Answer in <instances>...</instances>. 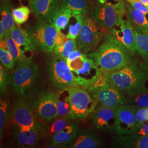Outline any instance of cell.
<instances>
[{
	"label": "cell",
	"mask_w": 148,
	"mask_h": 148,
	"mask_svg": "<svg viewBox=\"0 0 148 148\" xmlns=\"http://www.w3.org/2000/svg\"><path fill=\"white\" fill-rule=\"evenodd\" d=\"M106 81L114 85L127 97L147 90L145 87L148 81V69L145 64L137 60L116 70L102 73Z\"/></svg>",
	"instance_id": "6da1fadb"
},
{
	"label": "cell",
	"mask_w": 148,
	"mask_h": 148,
	"mask_svg": "<svg viewBox=\"0 0 148 148\" xmlns=\"http://www.w3.org/2000/svg\"><path fill=\"white\" fill-rule=\"evenodd\" d=\"M132 54L116 39L106 32L99 48L87 56L95 63L102 73L110 72L131 63Z\"/></svg>",
	"instance_id": "7a4b0ae2"
},
{
	"label": "cell",
	"mask_w": 148,
	"mask_h": 148,
	"mask_svg": "<svg viewBox=\"0 0 148 148\" xmlns=\"http://www.w3.org/2000/svg\"><path fill=\"white\" fill-rule=\"evenodd\" d=\"M40 80V69L32 58L19 63L10 76L14 93L28 101L36 95Z\"/></svg>",
	"instance_id": "3957f363"
},
{
	"label": "cell",
	"mask_w": 148,
	"mask_h": 148,
	"mask_svg": "<svg viewBox=\"0 0 148 148\" xmlns=\"http://www.w3.org/2000/svg\"><path fill=\"white\" fill-rule=\"evenodd\" d=\"M48 74L52 85L57 92L74 86L85 89L89 86L88 82L74 75L65 59L56 54L49 62Z\"/></svg>",
	"instance_id": "277c9868"
},
{
	"label": "cell",
	"mask_w": 148,
	"mask_h": 148,
	"mask_svg": "<svg viewBox=\"0 0 148 148\" xmlns=\"http://www.w3.org/2000/svg\"><path fill=\"white\" fill-rule=\"evenodd\" d=\"M101 105L117 108L127 104V97L115 86L106 81L99 71L92 83L86 89Z\"/></svg>",
	"instance_id": "5b68a950"
},
{
	"label": "cell",
	"mask_w": 148,
	"mask_h": 148,
	"mask_svg": "<svg viewBox=\"0 0 148 148\" xmlns=\"http://www.w3.org/2000/svg\"><path fill=\"white\" fill-rule=\"evenodd\" d=\"M71 107L70 116L72 120H82L93 112L98 102L90 96L85 88L74 86L68 88Z\"/></svg>",
	"instance_id": "8992f818"
},
{
	"label": "cell",
	"mask_w": 148,
	"mask_h": 148,
	"mask_svg": "<svg viewBox=\"0 0 148 148\" xmlns=\"http://www.w3.org/2000/svg\"><path fill=\"white\" fill-rule=\"evenodd\" d=\"M27 30L36 48L46 52L54 51L58 32L52 23L38 21Z\"/></svg>",
	"instance_id": "52a82bcc"
},
{
	"label": "cell",
	"mask_w": 148,
	"mask_h": 148,
	"mask_svg": "<svg viewBox=\"0 0 148 148\" xmlns=\"http://www.w3.org/2000/svg\"><path fill=\"white\" fill-rule=\"evenodd\" d=\"M106 32L91 16L87 17L76 38L78 49L84 54L88 53L99 45Z\"/></svg>",
	"instance_id": "ba28073f"
},
{
	"label": "cell",
	"mask_w": 148,
	"mask_h": 148,
	"mask_svg": "<svg viewBox=\"0 0 148 148\" xmlns=\"http://www.w3.org/2000/svg\"><path fill=\"white\" fill-rule=\"evenodd\" d=\"M32 107L36 116L42 121H51L59 116L56 95L51 90L41 93L32 103Z\"/></svg>",
	"instance_id": "9c48e42d"
},
{
	"label": "cell",
	"mask_w": 148,
	"mask_h": 148,
	"mask_svg": "<svg viewBox=\"0 0 148 148\" xmlns=\"http://www.w3.org/2000/svg\"><path fill=\"white\" fill-rule=\"evenodd\" d=\"M117 108L101 105L90 114V124L96 129L105 132H115Z\"/></svg>",
	"instance_id": "30bf717a"
},
{
	"label": "cell",
	"mask_w": 148,
	"mask_h": 148,
	"mask_svg": "<svg viewBox=\"0 0 148 148\" xmlns=\"http://www.w3.org/2000/svg\"><path fill=\"white\" fill-rule=\"evenodd\" d=\"M123 16L116 7L108 5H97L90 12V16L106 32L118 27L123 20Z\"/></svg>",
	"instance_id": "8fae6325"
},
{
	"label": "cell",
	"mask_w": 148,
	"mask_h": 148,
	"mask_svg": "<svg viewBox=\"0 0 148 148\" xmlns=\"http://www.w3.org/2000/svg\"><path fill=\"white\" fill-rule=\"evenodd\" d=\"M137 108L130 104H123L117 108V123L115 133L119 136L132 134L140 127L136 119Z\"/></svg>",
	"instance_id": "7c38bea8"
},
{
	"label": "cell",
	"mask_w": 148,
	"mask_h": 148,
	"mask_svg": "<svg viewBox=\"0 0 148 148\" xmlns=\"http://www.w3.org/2000/svg\"><path fill=\"white\" fill-rule=\"evenodd\" d=\"M12 115L14 123L19 127L37 128L41 132V121L37 120L38 118L28 100L22 98L17 101L13 106Z\"/></svg>",
	"instance_id": "4fadbf2b"
},
{
	"label": "cell",
	"mask_w": 148,
	"mask_h": 148,
	"mask_svg": "<svg viewBox=\"0 0 148 148\" xmlns=\"http://www.w3.org/2000/svg\"><path fill=\"white\" fill-rule=\"evenodd\" d=\"M67 63L72 71L77 75V77L88 82L89 86L99 71L94 61L84 53Z\"/></svg>",
	"instance_id": "5bb4252c"
},
{
	"label": "cell",
	"mask_w": 148,
	"mask_h": 148,
	"mask_svg": "<svg viewBox=\"0 0 148 148\" xmlns=\"http://www.w3.org/2000/svg\"><path fill=\"white\" fill-rule=\"evenodd\" d=\"M62 2V0H29V5L38 21L52 23Z\"/></svg>",
	"instance_id": "9a60e30c"
},
{
	"label": "cell",
	"mask_w": 148,
	"mask_h": 148,
	"mask_svg": "<svg viewBox=\"0 0 148 148\" xmlns=\"http://www.w3.org/2000/svg\"><path fill=\"white\" fill-rule=\"evenodd\" d=\"M11 134L14 143L22 148L35 147L39 143L40 138L42 137L38 129L22 128L15 123L12 127Z\"/></svg>",
	"instance_id": "2e32d148"
},
{
	"label": "cell",
	"mask_w": 148,
	"mask_h": 148,
	"mask_svg": "<svg viewBox=\"0 0 148 148\" xmlns=\"http://www.w3.org/2000/svg\"><path fill=\"white\" fill-rule=\"evenodd\" d=\"M119 29L112 28L107 32L109 33L117 41L123 45L127 49L134 54L137 51L134 28L128 19L122 21L118 26Z\"/></svg>",
	"instance_id": "e0dca14e"
},
{
	"label": "cell",
	"mask_w": 148,
	"mask_h": 148,
	"mask_svg": "<svg viewBox=\"0 0 148 148\" xmlns=\"http://www.w3.org/2000/svg\"><path fill=\"white\" fill-rule=\"evenodd\" d=\"M79 128L77 124L70 123L61 131L51 138L49 145L46 148H64L69 146L79 135Z\"/></svg>",
	"instance_id": "ac0fdd59"
},
{
	"label": "cell",
	"mask_w": 148,
	"mask_h": 148,
	"mask_svg": "<svg viewBox=\"0 0 148 148\" xmlns=\"http://www.w3.org/2000/svg\"><path fill=\"white\" fill-rule=\"evenodd\" d=\"M102 140L99 136L90 130H86L82 132L69 146L71 148H95L100 147Z\"/></svg>",
	"instance_id": "d6986e66"
},
{
	"label": "cell",
	"mask_w": 148,
	"mask_h": 148,
	"mask_svg": "<svg viewBox=\"0 0 148 148\" xmlns=\"http://www.w3.org/2000/svg\"><path fill=\"white\" fill-rule=\"evenodd\" d=\"M71 120L70 116H59L51 121H41V133L42 136L52 137L70 123Z\"/></svg>",
	"instance_id": "ffe728a7"
},
{
	"label": "cell",
	"mask_w": 148,
	"mask_h": 148,
	"mask_svg": "<svg viewBox=\"0 0 148 148\" xmlns=\"http://www.w3.org/2000/svg\"><path fill=\"white\" fill-rule=\"evenodd\" d=\"M114 144L121 148H148V136H138L135 134L119 136Z\"/></svg>",
	"instance_id": "44dd1931"
},
{
	"label": "cell",
	"mask_w": 148,
	"mask_h": 148,
	"mask_svg": "<svg viewBox=\"0 0 148 148\" xmlns=\"http://www.w3.org/2000/svg\"><path fill=\"white\" fill-rule=\"evenodd\" d=\"M127 19L134 29L144 33H148V19L146 15L134 8L129 3H125Z\"/></svg>",
	"instance_id": "7402d4cb"
},
{
	"label": "cell",
	"mask_w": 148,
	"mask_h": 148,
	"mask_svg": "<svg viewBox=\"0 0 148 148\" xmlns=\"http://www.w3.org/2000/svg\"><path fill=\"white\" fill-rule=\"evenodd\" d=\"M11 35L18 46L25 53L32 52L36 49L27 30L16 26L11 30Z\"/></svg>",
	"instance_id": "603a6c76"
},
{
	"label": "cell",
	"mask_w": 148,
	"mask_h": 148,
	"mask_svg": "<svg viewBox=\"0 0 148 148\" xmlns=\"http://www.w3.org/2000/svg\"><path fill=\"white\" fill-rule=\"evenodd\" d=\"M0 43L1 47L5 48L8 51L15 63H19L29 58L25 55V53L23 52L16 43L14 39L12 37L11 33L5 34L4 39L0 41Z\"/></svg>",
	"instance_id": "cb8c5ba5"
},
{
	"label": "cell",
	"mask_w": 148,
	"mask_h": 148,
	"mask_svg": "<svg viewBox=\"0 0 148 148\" xmlns=\"http://www.w3.org/2000/svg\"><path fill=\"white\" fill-rule=\"evenodd\" d=\"M13 6L8 0H5L1 3L0 8L1 21L5 30V34L11 33V30L16 27L12 11Z\"/></svg>",
	"instance_id": "d4e9b609"
},
{
	"label": "cell",
	"mask_w": 148,
	"mask_h": 148,
	"mask_svg": "<svg viewBox=\"0 0 148 148\" xmlns=\"http://www.w3.org/2000/svg\"><path fill=\"white\" fill-rule=\"evenodd\" d=\"M62 5L71 12L72 16L86 14L90 8L89 0H62Z\"/></svg>",
	"instance_id": "484cf974"
},
{
	"label": "cell",
	"mask_w": 148,
	"mask_h": 148,
	"mask_svg": "<svg viewBox=\"0 0 148 148\" xmlns=\"http://www.w3.org/2000/svg\"><path fill=\"white\" fill-rule=\"evenodd\" d=\"M56 95L59 116H70L71 107L69 102V93L68 88L58 91Z\"/></svg>",
	"instance_id": "4316f807"
},
{
	"label": "cell",
	"mask_w": 148,
	"mask_h": 148,
	"mask_svg": "<svg viewBox=\"0 0 148 148\" xmlns=\"http://www.w3.org/2000/svg\"><path fill=\"white\" fill-rule=\"evenodd\" d=\"M71 17V12L66 7L61 5L58 11L54 16L52 23L58 32H61L62 30H63L67 27Z\"/></svg>",
	"instance_id": "83f0119b"
},
{
	"label": "cell",
	"mask_w": 148,
	"mask_h": 148,
	"mask_svg": "<svg viewBox=\"0 0 148 148\" xmlns=\"http://www.w3.org/2000/svg\"><path fill=\"white\" fill-rule=\"evenodd\" d=\"M77 47L76 40L68 39L62 45L56 46L54 49V54L59 57L66 59L69 55L76 49Z\"/></svg>",
	"instance_id": "f1b7e54d"
},
{
	"label": "cell",
	"mask_w": 148,
	"mask_h": 148,
	"mask_svg": "<svg viewBox=\"0 0 148 148\" xmlns=\"http://www.w3.org/2000/svg\"><path fill=\"white\" fill-rule=\"evenodd\" d=\"M134 34L137 51L144 58L148 56V33H144L134 29Z\"/></svg>",
	"instance_id": "f546056e"
},
{
	"label": "cell",
	"mask_w": 148,
	"mask_h": 148,
	"mask_svg": "<svg viewBox=\"0 0 148 148\" xmlns=\"http://www.w3.org/2000/svg\"><path fill=\"white\" fill-rule=\"evenodd\" d=\"M72 16L74 18L75 22L69 25L66 37L69 39L76 40L79 35L87 17L86 14H78Z\"/></svg>",
	"instance_id": "4dcf8cb0"
},
{
	"label": "cell",
	"mask_w": 148,
	"mask_h": 148,
	"mask_svg": "<svg viewBox=\"0 0 148 148\" xmlns=\"http://www.w3.org/2000/svg\"><path fill=\"white\" fill-rule=\"evenodd\" d=\"M127 104L134 106L137 109L148 106V90L133 96L127 97Z\"/></svg>",
	"instance_id": "1f68e13d"
},
{
	"label": "cell",
	"mask_w": 148,
	"mask_h": 148,
	"mask_svg": "<svg viewBox=\"0 0 148 148\" xmlns=\"http://www.w3.org/2000/svg\"><path fill=\"white\" fill-rule=\"evenodd\" d=\"M30 11V8L24 5L13 8L12 13L16 24L20 25L25 23L29 18Z\"/></svg>",
	"instance_id": "d6a6232c"
},
{
	"label": "cell",
	"mask_w": 148,
	"mask_h": 148,
	"mask_svg": "<svg viewBox=\"0 0 148 148\" xmlns=\"http://www.w3.org/2000/svg\"><path fill=\"white\" fill-rule=\"evenodd\" d=\"M9 106L7 101H0V138L2 140L9 116Z\"/></svg>",
	"instance_id": "836d02e7"
},
{
	"label": "cell",
	"mask_w": 148,
	"mask_h": 148,
	"mask_svg": "<svg viewBox=\"0 0 148 148\" xmlns=\"http://www.w3.org/2000/svg\"><path fill=\"white\" fill-rule=\"evenodd\" d=\"M0 59L1 63L6 69L14 68L15 62L8 51L5 48H0Z\"/></svg>",
	"instance_id": "e575fe53"
},
{
	"label": "cell",
	"mask_w": 148,
	"mask_h": 148,
	"mask_svg": "<svg viewBox=\"0 0 148 148\" xmlns=\"http://www.w3.org/2000/svg\"><path fill=\"white\" fill-rule=\"evenodd\" d=\"M97 5H108L116 7L124 16L126 12V5L123 0H96Z\"/></svg>",
	"instance_id": "d590c367"
},
{
	"label": "cell",
	"mask_w": 148,
	"mask_h": 148,
	"mask_svg": "<svg viewBox=\"0 0 148 148\" xmlns=\"http://www.w3.org/2000/svg\"><path fill=\"white\" fill-rule=\"evenodd\" d=\"M10 83V77L5 69L0 65V92L1 94H5L7 90L8 86Z\"/></svg>",
	"instance_id": "8d00e7d4"
},
{
	"label": "cell",
	"mask_w": 148,
	"mask_h": 148,
	"mask_svg": "<svg viewBox=\"0 0 148 148\" xmlns=\"http://www.w3.org/2000/svg\"><path fill=\"white\" fill-rule=\"evenodd\" d=\"M136 119L138 124L142 126L144 122L148 121V117L147 115L146 108H140L138 109L136 114Z\"/></svg>",
	"instance_id": "74e56055"
},
{
	"label": "cell",
	"mask_w": 148,
	"mask_h": 148,
	"mask_svg": "<svg viewBox=\"0 0 148 148\" xmlns=\"http://www.w3.org/2000/svg\"><path fill=\"white\" fill-rule=\"evenodd\" d=\"M133 7L138 11L142 12L144 14H148V7L144 5L142 1H136L130 3Z\"/></svg>",
	"instance_id": "f35d334b"
},
{
	"label": "cell",
	"mask_w": 148,
	"mask_h": 148,
	"mask_svg": "<svg viewBox=\"0 0 148 148\" xmlns=\"http://www.w3.org/2000/svg\"><path fill=\"white\" fill-rule=\"evenodd\" d=\"M68 38L66 37V35H64L61 32H58V34L57 35L56 39V46L62 45L66 41Z\"/></svg>",
	"instance_id": "ab89813d"
},
{
	"label": "cell",
	"mask_w": 148,
	"mask_h": 148,
	"mask_svg": "<svg viewBox=\"0 0 148 148\" xmlns=\"http://www.w3.org/2000/svg\"><path fill=\"white\" fill-rule=\"evenodd\" d=\"M133 134H135L138 136H148V125H145L143 123L138 130L137 131Z\"/></svg>",
	"instance_id": "60d3db41"
},
{
	"label": "cell",
	"mask_w": 148,
	"mask_h": 148,
	"mask_svg": "<svg viewBox=\"0 0 148 148\" xmlns=\"http://www.w3.org/2000/svg\"><path fill=\"white\" fill-rule=\"evenodd\" d=\"M5 32L2 21H0V41H2L5 36Z\"/></svg>",
	"instance_id": "b9f144b4"
},
{
	"label": "cell",
	"mask_w": 148,
	"mask_h": 148,
	"mask_svg": "<svg viewBox=\"0 0 148 148\" xmlns=\"http://www.w3.org/2000/svg\"><path fill=\"white\" fill-rule=\"evenodd\" d=\"M144 60V62H145V65H146V66L147 67V68L148 69V56L145 57L143 58Z\"/></svg>",
	"instance_id": "7bdbcfd3"
},
{
	"label": "cell",
	"mask_w": 148,
	"mask_h": 148,
	"mask_svg": "<svg viewBox=\"0 0 148 148\" xmlns=\"http://www.w3.org/2000/svg\"><path fill=\"white\" fill-rule=\"evenodd\" d=\"M141 1L144 5L148 7V0H141Z\"/></svg>",
	"instance_id": "ee69618b"
},
{
	"label": "cell",
	"mask_w": 148,
	"mask_h": 148,
	"mask_svg": "<svg viewBox=\"0 0 148 148\" xmlns=\"http://www.w3.org/2000/svg\"><path fill=\"white\" fill-rule=\"evenodd\" d=\"M125 1L126 2L129 3L133 2H136V1H141V0H125Z\"/></svg>",
	"instance_id": "f6af8a7d"
},
{
	"label": "cell",
	"mask_w": 148,
	"mask_h": 148,
	"mask_svg": "<svg viewBox=\"0 0 148 148\" xmlns=\"http://www.w3.org/2000/svg\"><path fill=\"white\" fill-rule=\"evenodd\" d=\"M146 108V110H147V117H148V106L145 107Z\"/></svg>",
	"instance_id": "bcb514c9"
}]
</instances>
